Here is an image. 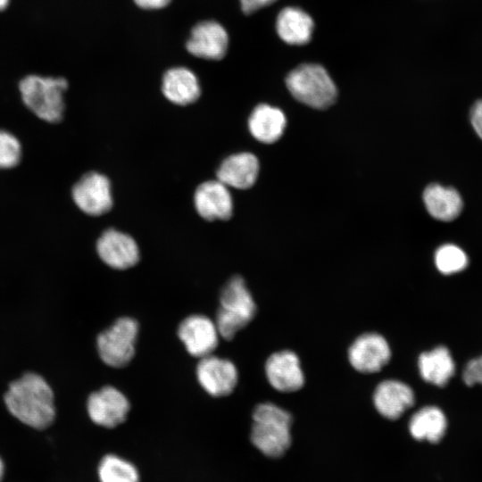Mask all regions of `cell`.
Wrapping results in <instances>:
<instances>
[{
  "instance_id": "obj_1",
  "label": "cell",
  "mask_w": 482,
  "mask_h": 482,
  "mask_svg": "<svg viewBox=\"0 0 482 482\" xmlns=\"http://www.w3.org/2000/svg\"><path fill=\"white\" fill-rule=\"evenodd\" d=\"M4 401L12 416L30 428L44 430L55 420L54 392L37 373H26L12 382Z\"/></svg>"
},
{
  "instance_id": "obj_2",
  "label": "cell",
  "mask_w": 482,
  "mask_h": 482,
  "mask_svg": "<svg viewBox=\"0 0 482 482\" xmlns=\"http://www.w3.org/2000/svg\"><path fill=\"white\" fill-rule=\"evenodd\" d=\"M289 412L271 403L258 404L253 412L251 441L264 455L279 457L291 445Z\"/></svg>"
},
{
  "instance_id": "obj_3",
  "label": "cell",
  "mask_w": 482,
  "mask_h": 482,
  "mask_svg": "<svg viewBox=\"0 0 482 482\" xmlns=\"http://www.w3.org/2000/svg\"><path fill=\"white\" fill-rule=\"evenodd\" d=\"M220 307L216 314V328L225 340L247 326L256 314V304L247 289L245 279L233 276L222 287Z\"/></svg>"
},
{
  "instance_id": "obj_4",
  "label": "cell",
  "mask_w": 482,
  "mask_h": 482,
  "mask_svg": "<svg viewBox=\"0 0 482 482\" xmlns=\"http://www.w3.org/2000/svg\"><path fill=\"white\" fill-rule=\"evenodd\" d=\"M64 78L29 75L23 78L19 88L24 104L39 119L57 123L64 112L63 94L68 88Z\"/></svg>"
},
{
  "instance_id": "obj_5",
  "label": "cell",
  "mask_w": 482,
  "mask_h": 482,
  "mask_svg": "<svg viewBox=\"0 0 482 482\" xmlns=\"http://www.w3.org/2000/svg\"><path fill=\"white\" fill-rule=\"evenodd\" d=\"M286 84L296 100L315 109L330 106L337 94L327 71L314 63H303L291 71L286 78Z\"/></svg>"
},
{
  "instance_id": "obj_6",
  "label": "cell",
  "mask_w": 482,
  "mask_h": 482,
  "mask_svg": "<svg viewBox=\"0 0 482 482\" xmlns=\"http://www.w3.org/2000/svg\"><path fill=\"white\" fill-rule=\"evenodd\" d=\"M138 323L129 317L118 319L111 327L101 332L96 345L101 360L114 368H122L135 355Z\"/></svg>"
},
{
  "instance_id": "obj_7",
  "label": "cell",
  "mask_w": 482,
  "mask_h": 482,
  "mask_svg": "<svg viewBox=\"0 0 482 482\" xmlns=\"http://www.w3.org/2000/svg\"><path fill=\"white\" fill-rule=\"evenodd\" d=\"M229 47L226 28L215 20H202L190 29L185 48L191 56L210 62L221 61Z\"/></svg>"
},
{
  "instance_id": "obj_8",
  "label": "cell",
  "mask_w": 482,
  "mask_h": 482,
  "mask_svg": "<svg viewBox=\"0 0 482 482\" xmlns=\"http://www.w3.org/2000/svg\"><path fill=\"white\" fill-rule=\"evenodd\" d=\"M71 195L76 205L88 215L99 216L112 207L110 180L96 171L83 175L73 186Z\"/></svg>"
},
{
  "instance_id": "obj_9",
  "label": "cell",
  "mask_w": 482,
  "mask_h": 482,
  "mask_svg": "<svg viewBox=\"0 0 482 482\" xmlns=\"http://www.w3.org/2000/svg\"><path fill=\"white\" fill-rule=\"evenodd\" d=\"M129 408L127 397L111 386H105L92 393L87 402L90 420L98 426L109 428L122 423Z\"/></svg>"
},
{
  "instance_id": "obj_10",
  "label": "cell",
  "mask_w": 482,
  "mask_h": 482,
  "mask_svg": "<svg viewBox=\"0 0 482 482\" xmlns=\"http://www.w3.org/2000/svg\"><path fill=\"white\" fill-rule=\"evenodd\" d=\"M178 336L188 353L200 359L212 354L219 342L215 323L201 314L184 319L179 325Z\"/></svg>"
},
{
  "instance_id": "obj_11",
  "label": "cell",
  "mask_w": 482,
  "mask_h": 482,
  "mask_svg": "<svg viewBox=\"0 0 482 482\" xmlns=\"http://www.w3.org/2000/svg\"><path fill=\"white\" fill-rule=\"evenodd\" d=\"M196 377L209 395L220 397L233 392L237 382V370L229 360L210 354L200 359Z\"/></svg>"
},
{
  "instance_id": "obj_12",
  "label": "cell",
  "mask_w": 482,
  "mask_h": 482,
  "mask_svg": "<svg viewBox=\"0 0 482 482\" xmlns=\"http://www.w3.org/2000/svg\"><path fill=\"white\" fill-rule=\"evenodd\" d=\"M161 92L176 105H188L196 102L202 94L198 75L184 65L166 69L161 78Z\"/></svg>"
},
{
  "instance_id": "obj_13",
  "label": "cell",
  "mask_w": 482,
  "mask_h": 482,
  "mask_svg": "<svg viewBox=\"0 0 482 482\" xmlns=\"http://www.w3.org/2000/svg\"><path fill=\"white\" fill-rule=\"evenodd\" d=\"M96 252L101 260L116 270H126L139 261V249L128 234L114 229L105 230L96 242Z\"/></svg>"
},
{
  "instance_id": "obj_14",
  "label": "cell",
  "mask_w": 482,
  "mask_h": 482,
  "mask_svg": "<svg viewBox=\"0 0 482 482\" xmlns=\"http://www.w3.org/2000/svg\"><path fill=\"white\" fill-rule=\"evenodd\" d=\"M351 365L362 373H372L381 370L391 357L386 340L376 333L359 337L348 352Z\"/></svg>"
},
{
  "instance_id": "obj_15",
  "label": "cell",
  "mask_w": 482,
  "mask_h": 482,
  "mask_svg": "<svg viewBox=\"0 0 482 482\" xmlns=\"http://www.w3.org/2000/svg\"><path fill=\"white\" fill-rule=\"evenodd\" d=\"M194 202L198 214L206 220H227L233 213L229 188L220 180H208L198 186Z\"/></svg>"
},
{
  "instance_id": "obj_16",
  "label": "cell",
  "mask_w": 482,
  "mask_h": 482,
  "mask_svg": "<svg viewBox=\"0 0 482 482\" xmlns=\"http://www.w3.org/2000/svg\"><path fill=\"white\" fill-rule=\"evenodd\" d=\"M265 372L270 384L278 391H297L304 383L299 359L292 351L271 354L266 362Z\"/></svg>"
},
{
  "instance_id": "obj_17",
  "label": "cell",
  "mask_w": 482,
  "mask_h": 482,
  "mask_svg": "<svg viewBox=\"0 0 482 482\" xmlns=\"http://www.w3.org/2000/svg\"><path fill=\"white\" fill-rule=\"evenodd\" d=\"M414 393L406 384L388 379L375 389L373 402L377 411L389 420L398 419L414 403Z\"/></svg>"
},
{
  "instance_id": "obj_18",
  "label": "cell",
  "mask_w": 482,
  "mask_h": 482,
  "mask_svg": "<svg viewBox=\"0 0 482 482\" xmlns=\"http://www.w3.org/2000/svg\"><path fill=\"white\" fill-rule=\"evenodd\" d=\"M259 162L251 153H239L229 155L217 170V179L227 187L247 189L256 181Z\"/></svg>"
},
{
  "instance_id": "obj_19",
  "label": "cell",
  "mask_w": 482,
  "mask_h": 482,
  "mask_svg": "<svg viewBox=\"0 0 482 482\" xmlns=\"http://www.w3.org/2000/svg\"><path fill=\"white\" fill-rule=\"evenodd\" d=\"M314 23L312 17L300 8L286 7L276 19L278 37L289 45H304L312 37Z\"/></svg>"
},
{
  "instance_id": "obj_20",
  "label": "cell",
  "mask_w": 482,
  "mask_h": 482,
  "mask_svg": "<svg viewBox=\"0 0 482 482\" xmlns=\"http://www.w3.org/2000/svg\"><path fill=\"white\" fill-rule=\"evenodd\" d=\"M423 201L428 213L442 221L456 219L463 208L462 198L459 192L439 184H431L426 187Z\"/></svg>"
},
{
  "instance_id": "obj_21",
  "label": "cell",
  "mask_w": 482,
  "mask_h": 482,
  "mask_svg": "<svg viewBox=\"0 0 482 482\" xmlns=\"http://www.w3.org/2000/svg\"><path fill=\"white\" fill-rule=\"evenodd\" d=\"M287 124L281 110L266 104L257 105L248 120V128L254 138L265 144L276 142Z\"/></svg>"
},
{
  "instance_id": "obj_22",
  "label": "cell",
  "mask_w": 482,
  "mask_h": 482,
  "mask_svg": "<svg viewBox=\"0 0 482 482\" xmlns=\"http://www.w3.org/2000/svg\"><path fill=\"white\" fill-rule=\"evenodd\" d=\"M422 378L437 386H445L455 372V363L450 351L441 345L422 353L418 361Z\"/></svg>"
},
{
  "instance_id": "obj_23",
  "label": "cell",
  "mask_w": 482,
  "mask_h": 482,
  "mask_svg": "<svg viewBox=\"0 0 482 482\" xmlns=\"http://www.w3.org/2000/svg\"><path fill=\"white\" fill-rule=\"evenodd\" d=\"M447 420L436 406H425L416 411L410 420L409 430L416 440L438 443L445 434Z\"/></svg>"
},
{
  "instance_id": "obj_24",
  "label": "cell",
  "mask_w": 482,
  "mask_h": 482,
  "mask_svg": "<svg viewBox=\"0 0 482 482\" xmlns=\"http://www.w3.org/2000/svg\"><path fill=\"white\" fill-rule=\"evenodd\" d=\"M99 482H139L137 468L129 461L115 455H104L96 470Z\"/></svg>"
},
{
  "instance_id": "obj_25",
  "label": "cell",
  "mask_w": 482,
  "mask_h": 482,
  "mask_svg": "<svg viewBox=\"0 0 482 482\" xmlns=\"http://www.w3.org/2000/svg\"><path fill=\"white\" fill-rule=\"evenodd\" d=\"M435 263L441 273L451 275L463 270L468 266L469 259L459 246L445 244L436 249Z\"/></svg>"
},
{
  "instance_id": "obj_26",
  "label": "cell",
  "mask_w": 482,
  "mask_h": 482,
  "mask_svg": "<svg viewBox=\"0 0 482 482\" xmlns=\"http://www.w3.org/2000/svg\"><path fill=\"white\" fill-rule=\"evenodd\" d=\"M21 158L20 141L12 134L0 129V169L16 166Z\"/></svg>"
},
{
  "instance_id": "obj_27",
  "label": "cell",
  "mask_w": 482,
  "mask_h": 482,
  "mask_svg": "<svg viewBox=\"0 0 482 482\" xmlns=\"http://www.w3.org/2000/svg\"><path fill=\"white\" fill-rule=\"evenodd\" d=\"M462 378L466 385H482V355L470 360L462 372Z\"/></svg>"
},
{
  "instance_id": "obj_28",
  "label": "cell",
  "mask_w": 482,
  "mask_h": 482,
  "mask_svg": "<svg viewBox=\"0 0 482 482\" xmlns=\"http://www.w3.org/2000/svg\"><path fill=\"white\" fill-rule=\"evenodd\" d=\"M276 1L277 0H238V3L241 12L246 16H250L256 12L270 6Z\"/></svg>"
},
{
  "instance_id": "obj_29",
  "label": "cell",
  "mask_w": 482,
  "mask_h": 482,
  "mask_svg": "<svg viewBox=\"0 0 482 482\" xmlns=\"http://www.w3.org/2000/svg\"><path fill=\"white\" fill-rule=\"evenodd\" d=\"M470 121L474 130L482 139V99L477 101L471 107Z\"/></svg>"
},
{
  "instance_id": "obj_30",
  "label": "cell",
  "mask_w": 482,
  "mask_h": 482,
  "mask_svg": "<svg viewBox=\"0 0 482 482\" xmlns=\"http://www.w3.org/2000/svg\"><path fill=\"white\" fill-rule=\"evenodd\" d=\"M137 7L145 11H158L166 8L172 0H132Z\"/></svg>"
},
{
  "instance_id": "obj_31",
  "label": "cell",
  "mask_w": 482,
  "mask_h": 482,
  "mask_svg": "<svg viewBox=\"0 0 482 482\" xmlns=\"http://www.w3.org/2000/svg\"><path fill=\"white\" fill-rule=\"evenodd\" d=\"M6 478V463L0 454V482H4Z\"/></svg>"
},
{
  "instance_id": "obj_32",
  "label": "cell",
  "mask_w": 482,
  "mask_h": 482,
  "mask_svg": "<svg viewBox=\"0 0 482 482\" xmlns=\"http://www.w3.org/2000/svg\"><path fill=\"white\" fill-rule=\"evenodd\" d=\"M9 4V0H0V11L5 9Z\"/></svg>"
}]
</instances>
